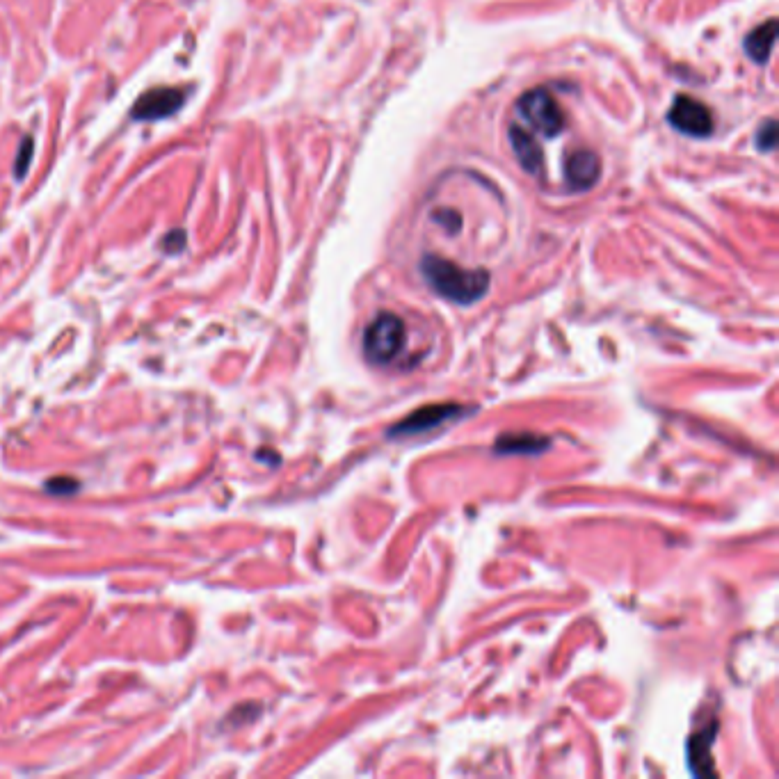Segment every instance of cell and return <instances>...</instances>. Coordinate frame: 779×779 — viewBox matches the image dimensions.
<instances>
[{
  "label": "cell",
  "mask_w": 779,
  "mask_h": 779,
  "mask_svg": "<svg viewBox=\"0 0 779 779\" xmlns=\"http://www.w3.org/2000/svg\"><path fill=\"white\" fill-rule=\"evenodd\" d=\"M421 272L432 291L446 297L455 304H473L485 297L489 288L487 270H467L453 261L441 259L435 254H425L421 261Z\"/></svg>",
  "instance_id": "1"
},
{
  "label": "cell",
  "mask_w": 779,
  "mask_h": 779,
  "mask_svg": "<svg viewBox=\"0 0 779 779\" xmlns=\"http://www.w3.org/2000/svg\"><path fill=\"white\" fill-rule=\"evenodd\" d=\"M407 343V329L403 318L396 313L382 311L364 332V355L371 364L389 366L403 352Z\"/></svg>",
  "instance_id": "2"
},
{
  "label": "cell",
  "mask_w": 779,
  "mask_h": 779,
  "mask_svg": "<svg viewBox=\"0 0 779 779\" xmlns=\"http://www.w3.org/2000/svg\"><path fill=\"white\" fill-rule=\"evenodd\" d=\"M517 112L528 126H533L544 138H556L565 128V115L546 90H530L517 101Z\"/></svg>",
  "instance_id": "3"
},
{
  "label": "cell",
  "mask_w": 779,
  "mask_h": 779,
  "mask_svg": "<svg viewBox=\"0 0 779 779\" xmlns=\"http://www.w3.org/2000/svg\"><path fill=\"white\" fill-rule=\"evenodd\" d=\"M670 124L677 128L679 133L690 135V138H709L713 133V115L711 110L704 106L702 101L693 99V96H679L670 108Z\"/></svg>",
  "instance_id": "4"
},
{
  "label": "cell",
  "mask_w": 779,
  "mask_h": 779,
  "mask_svg": "<svg viewBox=\"0 0 779 779\" xmlns=\"http://www.w3.org/2000/svg\"><path fill=\"white\" fill-rule=\"evenodd\" d=\"M460 412V407L455 405H430L416 409L414 414H409L405 421H400L396 428H391V437H412L428 432L437 425L451 421L453 416Z\"/></svg>",
  "instance_id": "5"
},
{
  "label": "cell",
  "mask_w": 779,
  "mask_h": 779,
  "mask_svg": "<svg viewBox=\"0 0 779 779\" xmlns=\"http://www.w3.org/2000/svg\"><path fill=\"white\" fill-rule=\"evenodd\" d=\"M186 96L181 90H151L144 96H140L138 103L133 108L135 119H163L167 115H174L176 110L183 106Z\"/></svg>",
  "instance_id": "6"
},
{
  "label": "cell",
  "mask_w": 779,
  "mask_h": 779,
  "mask_svg": "<svg viewBox=\"0 0 779 779\" xmlns=\"http://www.w3.org/2000/svg\"><path fill=\"white\" fill-rule=\"evenodd\" d=\"M601 163L592 151H576L565 163V179L574 190H588L599 179Z\"/></svg>",
  "instance_id": "7"
},
{
  "label": "cell",
  "mask_w": 779,
  "mask_h": 779,
  "mask_svg": "<svg viewBox=\"0 0 779 779\" xmlns=\"http://www.w3.org/2000/svg\"><path fill=\"white\" fill-rule=\"evenodd\" d=\"M510 142H512V151H515L519 165L530 174L540 172L542 151H540V147H537V142L530 138V133L519 126H512L510 128Z\"/></svg>",
  "instance_id": "8"
},
{
  "label": "cell",
  "mask_w": 779,
  "mask_h": 779,
  "mask_svg": "<svg viewBox=\"0 0 779 779\" xmlns=\"http://www.w3.org/2000/svg\"><path fill=\"white\" fill-rule=\"evenodd\" d=\"M775 37H777V21L770 19L764 26L754 28L748 39H745V53L757 64H764L770 58V51L775 46Z\"/></svg>",
  "instance_id": "9"
},
{
  "label": "cell",
  "mask_w": 779,
  "mask_h": 779,
  "mask_svg": "<svg viewBox=\"0 0 779 779\" xmlns=\"http://www.w3.org/2000/svg\"><path fill=\"white\" fill-rule=\"evenodd\" d=\"M542 446H544V441L535 439V437H519L517 444L512 439L503 437V439H499V444H496V448H499L501 453H537Z\"/></svg>",
  "instance_id": "10"
},
{
  "label": "cell",
  "mask_w": 779,
  "mask_h": 779,
  "mask_svg": "<svg viewBox=\"0 0 779 779\" xmlns=\"http://www.w3.org/2000/svg\"><path fill=\"white\" fill-rule=\"evenodd\" d=\"M754 142H757V149H759V151H770V149H775V142H777V126H775L773 119H768V122L764 124V128H759L757 140H754Z\"/></svg>",
  "instance_id": "11"
},
{
  "label": "cell",
  "mask_w": 779,
  "mask_h": 779,
  "mask_svg": "<svg viewBox=\"0 0 779 779\" xmlns=\"http://www.w3.org/2000/svg\"><path fill=\"white\" fill-rule=\"evenodd\" d=\"M435 220L441 224V227H446V231H453V234H457L460 231V215L453 213V211H444V213H437Z\"/></svg>",
  "instance_id": "12"
},
{
  "label": "cell",
  "mask_w": 779,
  "mask_h": 779,
  "mask_svg": "<svg viewBox=\"0 0 779 779\" xmlns=\"http://www.w3.org/2000/svg\"><path fill=\"white\" fill-rule=\"evenodd\" d=\"M30 156H32V142H30V138H28L26 144H23V158H21V154H19V160H16V174H19V176H21L23 172H26Z\"/></svg>",
  "instance_id": "13"
}]
</instances>
